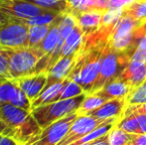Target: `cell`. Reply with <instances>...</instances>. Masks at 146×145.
<instances>
[{
	"label": "cell",
	"mask_w": 146,
	"mask_h": 145,
	"mask_svg": "<svg viewBox=\"0 0 146 145\" xmlns=\"http://www.w3.org/2000/svg\"><path fill=\"white\" fill-rule=\"evenodd\" d=\"M42 128L30 111L11 103L0 107V136L15 140L18 144H29Z\"/></svg>",
	"instance_id": "6da1fadb"
},
{
	"label": "cell",
	"mask_w": 146,
	"mask_h": 145,
	"mask_svg": "<svg viewBox=\"0 0 146 145\" xmlns=\"http://www.w3.org/2000/svg\"><path fill=\"white\" fill-rule=\"evenodd\" d=\"M106 46H98L94 48L82 51L79 53L75 67L71 71L68 77L78 83L86 95L92 93L100 72V58Z\"/></svg>",
	"instance_id": "7a4b0ae2"
},
{
	"label": "cell",
	"mask_w": 146,
	"mask_h": 145,
	"mask_svg": "<svg viewBox=\"0 0 146 145\" xmlns=\"http://www.w3.org/2000/svg\"><path fill=\"white\" fill-rule=\"evenodd\" d=\"M5 51L8 54V73L10 79H17L36 73L39 61L45 56L39 47H25Z\"/></svg>",
	"instance_id": "3957f363"
},
{
	"label": "cell",
	"mask_w": 146,
	"mask_h": 145,
	"mask_svg": "<svg viewBox=\"0 0 146 145\" xmlns=\"http://www.w3.org/2000/svg\"><path fill=\"white\" fill-rule=\"evenodd\" d=\"M86 95V93H83L73 99H60L55 103L36 107L31 110V114L34 116L40 127L43 129L53 122L65 117L68 114L77 111L85 99Z\"/></svg>",
	"instance_id": "277c9868"
},
{
	"label": "cell",
	"mask_w": 146,
	"mask_h": 145,
	"mask_svg": "<svg viewBox=\"0 0 146 145\" xmlns=\"http://www.w3.org/2000/svg\"><path fill=\"white\" fill-rule=\"evenodd\" d=\"M129 59L123 52L114 50L110 44L106 46L100 58V72L92 93L100 91L106 83L117 79L128 66Z\"/></svg>",
	"instance_id": "5b68a950"
},
{
	"label": "cell",
	"mask_w": 146,
	"mask_h": 145,
	"mask_svg": "<svg viewBox=\"0 0 146 145\" xmlns=\"http://www.w3.org/2000/svg\"><path fill=\"white\" fill-rule=\"evenodd\" d=\"M29 28L21 19L6 17L0 22V49L14 50L28 47Z\"/></svg>",
	"instance_id": "8992f818"
},
{
	"label": "cell",
	"mask_w": 146,
	"mask_h": 145,
	"mask_svg": "<svg viewBox=\"0 0 146 145\" xmlns=\"http://www.w3.org/2000/svg\"><path fill=\"white\" fill-rule=\"evenodd\" d=\"M78 115L79 114L77 111L72 112L65 117L51 123L47 127L43 128L39 135L27 145H58L66 136Z\"/></svg>",
	"instance_id": "52a82bcc"
},
{
	"label": "cell",
	"mask_w": 146,
	"mask_h": 145,
	"mask_svg": "<svg viewBox=\"0 0 146 145\" xmlns=\"http://www.w3.org/2000/svg\"><path fill=\"white\" fill-rule=\"evenodd\" d=\"M50 10L43 9L37 5L23 0H0V12L7 17L28 19Z\"/></svg>",
	"instance_id": "ba28073f"
},
{
	"label": "cell",
	"mask_w": 146,
	"mask_h": 145,
	"mask_svg": "<svg viewBox=\"0 0 146 145\" xmlns=\"http://www.w3.org/2000/svg\"><path fill=\"white\" fill-rule=\"evenodd\" d=\"M110 119V118L106 120H100L90 115H78V117L76 118L75 121L70 127L69 131L67 132L66 136L58 145H69L72 142L78 140L79 138L83 137L86 134L92 132V130L98 128L102 124L106 123Z\"/></svg>",
	"instance_id": "9c48e42d"
},
{
	"label": "cell",
	"mask_w": 146,
	"mask_h": 145,
	"mask_svg": "<svg viewBox=\"0 0 146 145\" xmlns=\"http://www.w3.org/2000/svg\"><path fill=\"white\" fill-rule=\"evenodd\" d=\"M18 87L26 93L31 101H35L44 91L48 83V73L40 72L15 79Z\"/></svg>",
	"instance_id": "30bf717a"
},
{
	"label": "cell",
	"mask_w": 146,
	"mask_h": 145,
	"mask_svg": "<svg viewBox=\"0 0 146 145\" xmlns=\"http://www.w3.org/2000/svg\"><path fill=\"white\" fill-rule=\"evenodd\" d=\"M126 105V97L110 99L106 103L100 105V107L88 112L87 115L92 116V117L100 120H106L108 118L114 117L120 119Z\"/></svg>",
	"instance_id": "8fae6325"
},
{
	"label": "cell",
	"mask_w": 146,
	"mask_h": 145,
	"mask_svg": "<svg viewBox=\"0 0 146 145\" xmlns=\"http://www.w3.org/2000/svg\"><path fill=\"white\" fill-rule=\"evenodd\" d=\"M78 56H65L61 57L55 65L48 71V83L46 87L53 85V83L63 81L68 77L71 71L75 67L76 61Z\"/></svg>",
	"instance_id": "7c38bea8"
},
{
	"label": "cell",
	"mask_w": 146,
	"mask_h": 145,
	"mask_svg": "<svg viewBox=\"0 0 146 145\" xmlns=\"http://www.w3.org/2000/svg\"><path fill=\"white\" fill-rule=\"evenodd\" d=\"M104 12L106 11H102V10L92 9L88 11L75 14L78 26L84 32V36H88L94 33L102 26V15Z\"/></svg>",
	"instance_id": "4fadbf2b"
},
{
	"label": "cell",
	"mask_w": 146,
	"mask_h": 145,
	"mask_svg": "<svg viewBox=\"0 0 146 145\" xmlns=\"http://www.w3.org/2000/svg\"><path fill=\"white\" fill-rule=\"evenodd\" d=\"M118 79L125 81L132 89L139 87L146 81V63L129 62Z\"/></svg>",
	"instance_id": "5bb4252c"
},
{
	"label": "cell",
	"mask_w": 146,
	"mask_h": 145,
	"mask_svg": "<svg viewBox=\"0 0 146 145\" xmlns=\"http://www.w3.org/2000/svg\"><path fill=\"white\" fill-rule=\"evenodd\" d=\"M131 87L127 85L125 81L120 79H115L110 83H106L100 91H98L96 95L104 97L106 99H122L126 97L131 91Z\"/></svg>",
	"instance_id": "9a60e30c"
},
{
	"label": "cell",
	"mask_w": 146,
	"mask_h": 145,
	"mask_svg": "<svg viewBox=\"0 0 146 145\" xmlns=\"http://www.w3.org/2000/svg\"><path fill=\"white\" fill-rule=\"evenodd\" d=\"M64 85H65V79L63 81H59V83H53L45 87L44 91L40 93V95L32 101V109L59 101Z\"/></svg>",
	"instance_id": "2e32d148"
},
{
	"label": "cell",
	"mask_w": 146,
	"mask_h": 145,
	"mask_svg": "<svg viewBox=\"0 0 146 145\" xmlns=\"http://www.w3.org/2000/svg\"><path fill=\"white\" fill-rule=\"evenodd\" d=\"M84 41V32L79 26H76L74 31L64 41L62 48V56H78L82 49Z\"/></svg>",
	"instance_id": "e0dca14e"
},
{
	"label": "cell",
	"mask_w": 146,
	"mask_h": 145,
	"mask_svg": "<svg viewBox=\"0 0 146 145\" xmlns=\"http://www.w3.org/2000/svg\"><path fill=\"white\" fill-rule=\"evenodd\" d=\"M62 15H63V13L60 14L59 17L51 24L50 31L47 34L44 41H43L40 46H39V48L43 51V53H44L45 55L52 54V52L56 49V47L58 46V44L62 39L61 33H60V28H59V24H60V21H61Z\"/></svg>",
	"instance_id": "ac0fdd59"
},
{
	"label": "cell",
	"mask_w": 146,
	"mask_h": 145,
	"mask_svg": "<svg viewBox=\"0 0 146 145\" xmlns=\"http://www.w3.org/2000/svg\"><path fill=\"white\" fill-rule=\"evenodd\" d=\"M108 99H104V97H100V95H96V93H90L87 95L83 103H81L79 109L77 110V113L79 115H87L88 112L92 111L104 103H106Z\"/></svg>",
	"instance_id": "d6986e66"
},
{
	"label": "cell",
	"mask_w": 146,
	"mask_h": 145,
	"mask_svg": "<svg viewBox=\"0 0 146 145\" xmlns=\"http://www.w3.org/2000/svg\"><path fill=\"white\" fill-rule=\"evenodd\" d=\"M51 25H36L29 28V37H28V47L37 48L46 38L47 34L50 31Z\"/></svg>",
	"instance_id": "ffe728a7"
},
{
	"label": "cell",
	"mask_w": 146,
	"mask_h": 145,
	"mask_svg": "<svg viewBox=\"0 0 146 145\" xmlns=\"http://www.w3.org/2000/svg\"><path fill=\"white\" fill-rule=\"evenodd\" d=\"M37 5L43 9L55 11L58 13H66L69 11V4L67 0H23Z\"/></svg>",
	"instance_id": "44dd1931"
},
{
	"label": "cell",
	"mask_w": 146,
	"mask_h": 145,
	"mask_svg": "<svg viewBox=\"0 0 146 145\" xmlns=\"http://www.w3.org/2000/svg\"><path fill=\"white\" fill-rule=\"evenodd\" d=\"M17 87L18 85L15 79H7L0 83V107L10 103L17 91Z\"/></svg>",
	"instance_id": "7402d4cb"
},
{
	"label": "cell",
	"mask_w": 146,
	"mask_h": 145,
	"mask_svg": "<svg viewBox=\"0 0 146 145\" xmlns=\"http://www.w3.org/2000/svg\"><path fill=\"white\" fill-rule=\"evenodd\" d=\"M124 14L131 16L137 21H146V0H136L129 6L124 8Z\"/></svg>",
	"instance_id": "603a6c76"
},
{
	"label": "cell",
	"mask_w": 146,
	"mask_h": 145,
	"mask_svg": "<svg viewBox=\"0 0 146 145\" xmlns=\"http://www.w3.org/2000/svg\"><path fill=\"white\" fill-rule=\"evenodd\" d=\"M77 25H78L77 18H76V16L74 14H72L71 12L63 13L61 21H60L59 24L60 33H61L62 39L66 40L68 38V36L74 31V29H75Z\"/></svg>",
	"instance_id": "cb8c5ba5"
},
{
	"label": "cell",
	"mask_w": 146,
	"mask_h": 145,
	"mask_svg": "<svg viewBox=\"0 0 146 145\" xmlns=\"http://www.w3.org/2000/svg\"><path fill=\"white\" fill-rule=\"evenodd\" d=\"M62 13H58L55 11H47L43 14H40L38 16H35L32 18H28V19H21L26 25L29 27L31 26H36V25H51L59 15Z\"/></svg>",
	"instance_id": "d4e9b609"
},
{
	"label": "cell",
	"mask_w": 146,
	"mask_h": 145,
	"mask_svg": "<svg viewBox=\"0 0 146 145\" xmlns=\"http://www.w3.org/2000/svg\"><path fill=\"white\" fill-rule=\"evenodd\" d=\"M83 93H85L83 87L78 83H76L75 81L67 77L65 79V85H64L63 91H62V93L60 95V99H73V97H79Z\"/></svg>",
	"instance_id": "484cf974"
},
{
	"label": "cell",
	"mask_w": 146,
	"mask_h": 145,
	"mask_svg": "<svg viewBox=\"0 0 146 145\" xmlns=\"http://www.w3.org/2000/svg\"><path fill=\"white\" fill-rule=\"evenodd\" d=\"M115 127L132 134H140V127L136 115H129L122 117L117 121Z\"/></svg>",
	"instance_id": "4316f807"
},
{
	"label": "cell",
	"mask_w": 146,
	"mask_h": 145,
	"mask_svg": "<svg viewBox=\"0 0 146 145\" xmlns=\"http://www.w3.org/2000/svg\"><path fill=\"white\" fill-rule=\"evenodd\" d=\"M136 135L137 134L128 133L114 126L108 133V141L110 145H125Z\"/></svg>",
	"instance_id": "83f0119b"
},
{
	"label": "cell",
	"mask_w": 146,
	"mask_h": 145,
	"mask_svg": "<svg viewBox=\"0 0 146 145\" xmlns=\"http://www.w3.org/2000/svg\"><path fill=\"white\" fill-rule=\"evenodd\" d=\"M67 2L69 4L68 12H71L74 15L92 9H96V0H67Z\"/></svg>",
	"instance_id": "f1b7e54d"
},
{
	"label": "cell",
	"mask_w": 146,
	"mask_h": 145,
	"mask_svg": "<svg viewBox=\"0 0 146 145\" xmlns=\"http://www.w3.org/2000/svg\"><path fill=\"white\" fill-rule=\"evenodd\" d=\"M146 103V81L139 87L131 89L129 95L126 97V105H141Z\"/></svg>",
	"instance_id": "f546056e"
},
{
	"label": "cell",
	"mask_w": 146,
	"mask_h": 145,
	"mask_svg": "<svg viewBox=\"0 0 146 145\" xmlns=\"http://www.w3.org/2000/svg\"><path fill=\"white\" fill-rule=\"evenodd\" d=\"M10 103L19 107V109L27 110V111L31 112V110H32V101H30L29 97L26 95V93L19 87H17V91H16L15 95H14L13 99H11Z\"/></svg>",
	"instance_id": "4dcf8cb0"
},
{
	"label": "cell",
	"mask_w": 146,
	"mask_h": 145,
	"mask_svg": "<svg viewBox=\"0 0 146 145\" xmlns=\"http://www.w3.org/2000/svg\"><path fill=\"white\" fill-rule=\"evenodd\" d=\"M124 8H110L108 9L102 15V25L104 26H114L119 19L122 17Z\"/></svg>",
	"instance_id": "1f68e13d"
},
{
	"label": "cell",
	"mask_w": 146,
	"mask_h": 145,
	"mask_svg": "<svg viewBox=\"0 0 146 145\" xmlns=\"http://www.w3.org/2000/svg\"><path fill=\"white\" fill-rule=\"evenodd\" d=\"M9 79L8 73V54L5 50H0V83Z\"/></svg>",
	"instance_id": "d6a6232c"
},
{
	"label": "cell",
	"mask_w": 146,
	"mask_h": 145,
	"mask_svg": "<svg viewBox=\"0 0 146 145\" xmlns=\"http://www.w3.org/2000/svg\"><path fill=\"white\" fill-rule=\"evenodd\" d=\"M132 114H146V103L126 105L121 118L125 117V116L132 115Z\"/></svg>",
	"instance_id": "836d02e7"
},
{
	"label": "cell",
	"mask_w": 146,
	"mask_h": 145,
	"mask_svg": "<svg viewBox=\"0 0 146 145\" xmlns=\"http://www.w3.org/2000/svg\"><path fill=\"white\" fill-rule=\"evenodd\" d=\"M129 62L146 63V51L136 48L129 56Z\"/></svg>",
	"instance_id": "e575fe53"
},
{
	"label": "cell",
	"mask_w": 146,
	"mask_h": 145,
	"mask_svg": "<svg viewBox=\"0 0 146 145\" xmlns=\"http://www.w3.org/2000/svg\"><path fill=\"white\" fill-rule=\"evenodd\" d=\"M125 145H146V133L137 134L134 138H132Z\"/></svg>",
	"instance_id": "d590c367"
},
{
	"label": "cell",
	"mask_w": 146,
	"mask_h": 145,
	"mask_svg": "<svg viewBox=\"0 0 146 145\" xmlns=\"http://www.w3.org/2000/svg\"><path fill=\"white\" fill-rule=\"evenodd\" d=\"M136 115L139 122V127H140V134L146 133V114H132Z\"/></svg>",
	"instance_id": "8d00e7d4"
},
{
	"label": "cell",
	"mask_w": 146,
	"mask_h": 145,
	"mask_svg": "<svg viewBox=\"0 0 146 145\" xmlns=\"http://www.w3.org/2000/svg\"><path fill=\"white\" fill-rule=\"evenodd\" d=\"M0 145H19L15 140L5 136H0Z\"/></svg>",
	"instance_id": "74e56055"
},
{
	"label": "cell",
	"mask_w": 146,
	"mask_h": 145,
	"mask_svg": "<svg viewBox=\"0 0 146 145\" xmlns=\"http://www.w3.org/2000/svg\"><path fill=\"white\" fill-rule=\"evenodd\" d=\"M136 33L140 38H142V37H144L146 35V21L141 23L140 25L136 28Z\"/></svg>",
	"instance_id": "f35d334b"
},
{
	"label": "cell",
	"mask_w": 146,
	"mask_h": 145,
	"mask_svg": "<svg viewBox=\"0 0 146 145\" xmlns=\"http://www.w3.org/2000/svg\"><path fill=\"white\" fill-rule=\"evenodd\" d=\"M90 145H110V141H108V134L104 137L100 138V139L94 141Z\"/></svg>",
	"instance_id": "ab89813d"
},
{
	"label": "cell",
	"mask_w": 146,
	"mask_h": 145,
	"mask_svg": "<svg viewBox=\"0 0 146 145\" xmlns=\"http://www.w3.org/2000/svg\"><path fill=\"white\" fill-rule=\"evenodd\" d=\"M137 48L141 49V50L146 51V35H145L144 37H142V38L140 39V41H139Z\"/></svg>",
	"instance_id": "60d3db41"
},
{
	"label": "cell",
	"mask_w": 146,
	"mask_h": 145,
	"mask_svg": "<svg viewBox=\"0 0 146 145\" xmlns=\"http://www.w3.org/2000/svg\"><path fill=\"white\" fill-rule=\"evenodd\" d=\"M125 3V7H127V6H129L130 4H132L133 2H135L136 0H123Z\"/></svg>",
	"instance_id": "b9f144b4"
},
{
	"label": "cell",
	"mask_w": 146,
	"mask_h": 145,
	"mask_svg": "<svg viewBox=\"0 0 146 145\" xmlns=\"http://www.w3.org/2000/svg\"><path fill=\"white\" fill-rule=\"evenodd\" d=\"M6 17H7V16H5V15H4V14H2L1 12H0V22L3 21V20L5 19Z\"/></svg>",
	"instance_id": "7bdbcfd3"
},
{
	"label": "cell",
	"mask_w": 146,
	"mask_h": 145,
	"mask_svg": "<svg viewBox=\"0 0 146 145\" xmlns=\"http://www.w3.org/2000/svg\"><path fill=\"white\" fill-rule=\"evenodd\" d=\"M19 145H26V144H19Z\"/></svg>",
	"instance_id": "ee69618b"
},
{
	"label": "cell",
	"mask_w": 146,
	"mask_h": 145,
	"mask_svg": "<svg viewBox=\"0 0 146 145\" xmlns=\"http://www.w3.org/2000/svg\"><path fill=\"white\" fill-rule=\"evenodd\" d=\"M0 50H1V49H0Z\"/></svg>",
	"instance_id": "f6af8a7d"
}]
</instances>
